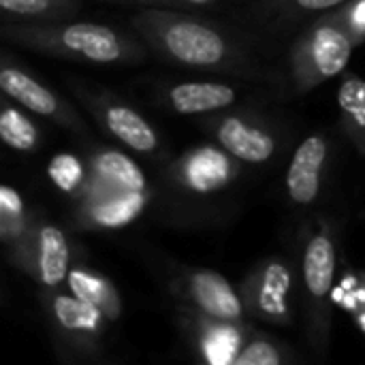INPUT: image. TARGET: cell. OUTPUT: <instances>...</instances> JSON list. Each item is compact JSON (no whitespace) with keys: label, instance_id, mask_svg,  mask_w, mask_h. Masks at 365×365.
I'll return each instance as SVG.
<instances>
[{"label":"cell","instance_id":"6da1fadb","mask_svg":"<svg viewBox=\"0 0 365 365\" xmlns=\"http://www.w3.org/2000/svg\"><path fill=\"white\" fill-rule=\"evenodd\" d=\"M0 34L17 47L90 64H137L145 58L137 38L101 21L6 19Z\"/></svg>","mask_w":365,"mask_h":365},{"label":"cell","instance_id":"7a4b0ae2","mask_svg":"<svg viewBox=\"0 0 365 365\" xmlns=\"http://www.w3.org/2000/svg\"><path fill=\"white\" fill-rule=\"evenodd\" d=\"M137 34L163 58L201 71L229 68L242 60L233 38L212 21L163 6H145L133 15Z\"/></svg>","mask_w":365,"mask_h":365},{"label":"cell","instance_id":"3957f363","mask_svg":"<svg viewBox=\"0 0 365 365\" xmlns=\"http://www.w3.org/2000/svg\"><path fill=\"white\" fill-rule=\"evenodd\" d=\"M338 269V231L329 218H319L302 250V302L310 349L325 357L331 342V299Z\"/></svg>","mask_w":365,"mask_h":365},{"label":"cell","instance_id":"277c9868","mask_svg":"<svg viewBox=\"0 0 365 365\" xmlns=\"http://www.w3.org/2000/svg\"><path fill=\"white\" fill-rule=\"evenodd\" d=\"M359 41L351 32L342 9L325 11L295 38L289 51V77L297 94L312 92L340 75Z\"/></svg>","mask_w":365,"mask_h":365},{"label":"cell","instance_id":"5b68a950","mask_svg":"<svg viewBox=\"0 0 365 365\" xmlns=\"http://www.w3.org/2000/svg\"><path fill=\"white\" fill-rule=\"evenodd\" d=\"M41 304L58 344L77 359H92L101 353L109 319L73 295L66 287L43 289Z\"/></svg>","mask_w":365,"mask_h":365},{"label":"cell","instance_id":"8992f818","mask_svg":"<svg viewBox=\"0 0 365 365\" xmlns=\"http://www.w3.org/2000/svg\"><path fill=\"white\" fill-rule=\"evenodd\" d=\"M13 267L30 276L41 289H60L73 267L68 235L53 222L34 214V220L19 244L6 250Z\"/></svg>","mask_w":365,"mask_h":365},{"label":"cell","instance_id":"52a82bcc","mask_svg":"<svg viewBox=\"0 0 365 365\" xmlns=\"http://www.w3.org/2000/svg\"><path fill=\"white\" fill-rule=\"evenodd\" d=\"M295 287L293 265L284 257H267L248 272L240 293L248 317L282 327L293 323Z\"/></svg>","mask_w":365,"mask_h":365},{"label":"cell","instance_id":"ba28073f","mask_svg":"<svg viewBox=\"0 0 365 365\" xmlns=\"http://www.w3.org/2000/svg\"><path fill=\"white\" fill-rule=\"evenodd\" d=\"M77 101L88 109L94 122L111 135L115 141L139 154H156L160 150V137L154 124L137 111L133 105L107 92H92L77 83H71Z\"/></svg>","mask_w":365,"mask_h":365},{"label":"cell","instance_id":"9c48e42d","mask_svg":"<svg viewBox=\"0 0 365 365\" xmlns=\"http://www.w3.org/2000/svg\"><path fill=\"white\" fill-rule=\"evenodd\" d=\"M203 128L214 137V141L225 148L233 158L248 165H265L278 150V133L265 120L242 113V111H218L212 113Z\"/></svg>","mask_w":365,"mask_h":365},{"label":"cell","instance_id":"30bf717a","mask_svg":"<svg viewBox=\"0 0 365 365\" xmlns=\"http://www.w3.org/2000/svg\"><path fill=\"white\" fill-rule=\"evenodd\" d=\"M0 88L4 96L13 98L30 113L51 120L71 133L86 135V124L83 118L77 113V109H73L60 94H56L30 71L21 68L17 62H13L6 56L0 66Z\"/></svg>","mask_w":365,"mask_h":365},{"label":"cell","instance_id":"8fae6325","mask_svg":"<svg viewBox=\"0 0 365 365\" xmlns=\"http://www.w3.org/2000/svg\"><path fill=\"white\" fill-rule=\"evenodd\" d=\"M150 203V190H118L88 180L77 199L75 225L83 231H113L135 222Z\"/></svg>","mask_w":365,"mask_h":365},{"label":"cell","instance_id":"7c38bea8","mask_svg":"<svg viewBox=\"0 0 365 365\" xmlns=\"http://www.w3.org/2000/svg\"><path fill=\"white\" fill-rule=\"evenodd\" d=\"M240 173V160L225 148L197 145L184 152L171 167V180L188 195L207 197L227 190Z\"/></svg>","mask_w":365,"mask_h":365},{"label":"cell","instance_id":"4fadbf2b","mask_svg":"<svg viewBox=\"0 0 365 365\" xmlns=\"http://www.w3.org/2000/svg\"><path fill=\"white\" fill-rule=\"evenodd\" d=\"M175 291L190 310L205 317L220 321H244L248 317L242 293L214 269H184Z\"/></svg>","mask_w":365,"mask_h":365},{"label":"cell","instance_id":"5bb4252c","mask_svg":"<svg viewBox=\"0 0 365 365\" xmlns=\"http://www.w3.org/2000/svg\"><path fill=\"white\" fill-rule=\"evenodd\" d=\"M182 314L184 327L205 364L235 365L237 355L252 331L248 325H244V321H220L190 308H186Z\"/></svg>","mask_w":365,"mask_h":365},{"label":"cell","instance_id":"9a60e30c","mask_svg":"<svg viewBox=\"0 0 365 365\" xmlns=\"http://www.w3.org/2000/svg\"><path fill=\"white\" fill-rule=\"evenodd\" d=\"M329 160V139L323 133L308 135L295 150L287 169V195L297 207H310L323 190V175Z\"/></svg>","mask_w":365,"mask_h":365},{"label":"cell","instance_id":"2e32d148","mask_svg":"<svg viewBox=\"0 0 365 365\" xmlns=\"http://www.w3.org/2000/svg\"><path fill=\"white\" fill-rule=\"evenodd\" d=\"M163 105L178 115H212L235 105L237 88L225 81H180L160 94Z\"/></svg>","mask_w":365,"mask_h":365},{"label":"cell","instance_id":"e0dca14e","mask_svg":"<svg viewBox=\"0 0 365 365\" xmlns=\"http://www.w3.org/2000/svg\"><path fill=\"white\" fill-rule=\"evenodd\" d=\"M88 180L103 186H111L118 190H150L143 169L120 150H94L92 156L88 158Z\"/></svg>","mask_w":365,"mask_h":365},{"label":"cell","instance_id":"ac0fdd59","mask_svg":"<svg viewBox=\"0 0 365 365\" xmlns=\"http://www.w3.org/2000/svg\"><path fill=\"white\" fill-rule=\"evenodd\" d=\"M64 287L86 304L101 310L109 321H118L122 317V297L107 276L81 263H73Z\"/></svg>","mask_w":365,"mask_h":365},{"label":"cell","instance_id":"d6986e66","mask_svg":"<svg viewBox=\"0 0 365 365\" xmlns=\"http://www.w3.org/2000/svg\"><path fill=\"white\" fill-rule=\"evenodd\" d=\"M340 128L353 143V148L365 156V79L346 73L338 88Z\"/></svg>","mask_w":365,"mask_h":365},{"label":"cell","instance_id":"ffe728a7","mask_svg":"<svg viewBox=\"0 0 365 365\" xmlns=\"http://www.w3.org/2000/svg\"><path fill=\"white\" fill-rule=\"evenodd\" d=\"M19 107L21 105L13 98L4 96L0 111V137L11 150L30 154L41 148V130Z\"/></svg>","mask_w":365,"mask_h":365},{"label":"cell","instance_id":"44dd1931","mask_svg":"<svg viewBox=\"0 0 365 365\" xmlns=\"http://www.w3.org/2000/svg\"><path fill=\"white\" fill-rule=\"evenodd\" d=\"M32 220L34 214L28 212L21 192L4 184L0 188V240L6 246V250L24 240Z\"/></svg>","mask_w":365,"mask_h":365},{"label":"cell","instance_id":"7402d4cb","mask_svg":"<svg viewBox=\"0 0 365 365\" xmlns=\"http://www.w3.org/2000/svg\"><path fill=\"white\" fill-rule=\"evenodd\" d=\"M4 15L19 21H53L68 19L81 11L79 0H0Z\"/></svg>","mask_w":365,"mask_h":365},{"label":"cell","instance_id":"603a6c76","mask_svg":"<svg viewBox=\"0 0 365 365\" xmlns=\"http://www.w3.org/2000/svg\"><path fill=\"white\" fill-rule=\"evenodd\" d=\"M291 361H295V353L284 342L267 334L250 331L235 365H287Z\"/></svg>","mask_w":365,"mask_h":365},{"label":"cell","instance_id":"cb8c5ba5","mask_svg":"<svg viewBox=\"0 0 365 365\" xmlns=\"http://www.w3.org/2000/svg\"><path fill=\"white\" fill-rule=\"evenodd\" d=\"M47 175L58 190H62L64 195L73 199H79L88 186L90 171H88V165H83L75 154L62 152L49 160Z\"/></svg>","mask_w":365,"mask_h":365},{"label":"cell","instance_id":"d4e9b609","mask_svg":"<svg viewBox=\"0 0 365 365\" xmlns=\"http://www.w3.org/2000/svg\"><path fill=\"white\" fill-rule=\"evenodd\" d=\"M351 0H269V9L287 15V17H302V15H310V13H325V11H334L340 9L342 4H346Z\"/></svg>","mask_w":365,"mask_h":365},{"label":"cell","instance_id":"484cf974","mask_svg":"<svg viewBox=\"0 0 365 365\" xmlns=\"http://www.w3.org/2000/svg\"><path fill=\"white\" fill-rule=\"evenodd\" d=\"M342 15L351 28V32L355 34V38L359 41V45L365 41V0H351L346 4L340 6Z\"/></svg>","mask_w":365,"mask_h":365},{"label":"cell","instance_id":"4316f807","mask_svg":"<svg viewBox=\"0 0 365 365\" xmlns=\"http://www.w3.org/2000/svg\"><path fill=\"white\" fill-rule=\"evenodd\" d=\"M124 2H137L145 6H205L216 0H124Z\"/></svg>","mask_w":365,"mask_h":365},{"label":"cell","instance_id":"83f0119b","mask_svg":"<svg viewBox=\"0 0 365 365\" xmlns=\"http://www.w3.org/2000/svg\"><path fill=\"white\" fill-rule=\"evenodd\" d=\"M361 278H364V282H365V274H361ZM353 317H355V321H357V325L361 327V331H364V334H365V308H361L359 312H355Z\"/></svg>","mask_w":365,"mask_h":365}]
</instances>
